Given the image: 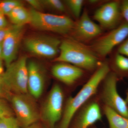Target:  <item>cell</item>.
Returning a JSON list of instances; mask_svg holds the SVG:
<instances>
[{"label":"cell","mask_w":128,"mask_h":128,"mask_svg":"<svg viewBox=\"0 0 128 128\" xmlns=\"http://www.w3.org/2000/svg\"><path fill=\"white\" fill-rule=\"evenodd\" d=\"M23 6L22 2L18 0H4L0 1V12L7 16L18 6Z\"/></svg>","instance_id":"19"},{"label":"cell","mask_w":128,"mask_h":128,"mask_svg":"<svg viewBox=\"0 0 128 128\" xmlns=\"http://www.w3.org/2000/svg\"><path fill=\"white\" fill-rule=\"evenodd\" d=\"M3 60L0 59V78L2 76L4 72L3 64Z\"/></svg>","instance_id":"31"},{"label":"cell","mask_w":128,"mask_h":128,"mask_svg":"<svg viewBox=\"0 0 128 128\" xmlns=\"http://www.w3.org/2000/svg\"><path fill=\"white\" fill-rule=\"evenodd\" d=\"M2 57H3V50H2V43H0V59L2 60Z\"/></svg>","instance_id":"32"},{"label":"cell","mask_w":128,"mask_h":128,"mask_svg":"<svg viewBox=\"0 0 128 128\" xmlns=\"http://www.w3.org/2000/svg\"><path fill=\"white\" fill-rule=\"evenodd\" d=\"M24 32V26L12 25L2 42V60L6 67L16 60L20 43Z\"/></svg>","instance_id":"11"},{"label":"cell","mask_w":128,"mask_h":128,"mask_svg":"<svg viewBox=\"0 0 128 128\" xmlns=\"http://www.w3.org/2000/svg\"><path fill=\"white\" fill-rule=\"evenodd\" d=\"M12 94L0 78V98L10 102Z\"/></svg>","instance_id":"24"},{"label":"cell","mask_w":128,"mask_h":128,"mask_svg":"<svg viewBox=\"0 0 128 128\" xmlns=\"http://www.w3.org/2000/svg\"><path fill=\"white\" fill-rule=\"evenodd\" d=\"M30 11V24L36 29L60 34H68L73 30L75 22L68 16L44 13L33 9Z\"/></svg>","instance_id":"3"},{"label":"cell","mask_w":128,"mask_h":128,"mask_svg":"<svg viewBox=\"0 0 128 128\" xmlns=\"http://www.w3.org/2000/svg\"><path fill=\"white\" fill-rule=\"evenodd\" d=\"M64 94L58 84L52 87L40 111L41 118L50 128H54L63 114Z\"/></svg>","instance_id":"7"},{"label":"cell","mask_w":128,"mask_h":128,"mask_svg":"<svg viewBox=\"0 0 128 128\" xmlns=\"http://www.w3.org/2000/svg\"><path fill=\"white\" fill-rule=\"evenodd\" d=\"M113 65L117 73L128 75V57L117 52L114 55Z\"/></svg>","instance_id":"18"},{"label":"cell","mask_w":128,"mask_h":128,"mask_svg":"<svg viewBox=\"0 0 128 128\" xmlns=\"http://www.w3.org/2000/svg\"><path fill=\"white\" fill-rule=\"evenodd\" d=\"M117 52L128 57V37L118 46Z\"/></svg>","instance_id":"26"},{"label":"cell","mask_w":128,"mask_h":128,"mask_svg":"<svg viewBox=\"0 0 128 128\" xmlns=\"http://www.w3.org/2000/svg\"><path fill=\"white\" fill-rule=\"evenodd\" d=\"M9 26L6 16L0 12V28H5Z\"/></svg>","instance_id":"28"},{"label":"cell","mask_w":128,"mask_h":128,"mask_svg":"<svg viewBox=\"0 0 128 128\" xmlns=\"http://www.w3.org/2000/svg\"><path fill=\"white\" fill-rule=\"evenodd\" d=\"M1 79L12 94L28 93L27 58L22 56L6 67Z\"/></svg>","instance_id":"4"},{"label":"cell","mask_w":128,"mask_h":128,"mask_svg":"<svg viewBox=\"0 0 128 128\" xmlns=\"http://www.w3.org/2000/svg\"><path fill=\"white\" fill-rule=\"evenodd\" d=\"M125 101H126V103L128 104V92H127V96H126V100H125Z\"/></svg>","instance_id":"33"},{"label":"cell","mask_w":128,"mask_h":128,"mask_svg":"<svg viewBox=\"0 0 128 128\" xmlns=\"http://www.w3.org/2000/svg\"><path fill=\"white\" fill-rule=\"evenodd\" d=\"M9 26L5 28H0V43H2L9 30Z\"/></svg>","instance_id":"29"},{"label":"cell","mask_w":128,"mask_h":128,"mask_svg":"<svg viewBox=\"0 0 128 128\" xmlns=\"http://www.w3.org/2000/svg\"><path fill=\"white\" fill-rule=\"evenodd\" d=\"M54 60L68 63L88 71L96 70L102 64L99 61V57L90 47L71 39L61 41L59 54Z\"/></svg>","instance_id":"2"},{"label":"cell","mask_w":128,"mask_h":128,"mask_svg":"<svg viewBox=\"0 0 128 128\" xmlns=\"http://www.w3.org/2000/svg\"><path fill=\"white\" fill-rule=\"evenodd\" d=\"M102 116L98 101L89 100L76 113L72 120V128H89L100 120Z\"/></svg>","instance_id":"13"},{"label":"cell","mask_w":128,"mask_h":128,"mask_svg":"<svg viewBox=\"0 0 128 128\" xmlns=\"http://www.w3.org/2000/svg\"><path fill=\"white\" fill-rule=\"evenodd\" d=\"M8 101L0 98V117L14 116V112Z\"/></svg>","instance_id":"23"},{"label":"cell","mask_w":128,"mask_h":128,"mask_svg":"<svg viewBox=\"0 0 128 128\" xmlns=\"http://www.w3.org/2000/svg\"><path fill=\"white\" fill-rule=\"evenodd\" d=\"M20 126L14 116L0 117V128H20Z\"/></svg>","instance_id":"21"},{"label":"cell","mask_w":128,"mask_h":128,"mask_svg":"<svg viewBox=\"0 0 128 128\" xmlns=\"http://www.w3.org/2000/svg\"><path fill=\"white\" fill-rule=\"evenodd\" d=\"M118 80V75L115 72H110L108 74L103 80L100 98L104 105L128 118L127 103L120 96L117 90Z\"/></svg>","instance_id":"6"},{"label":"cell","mask_w":128,"mask_h":128,"mask_svg":"<svg viewBox=\"0 0 128 128\" xmlns=\"http://www.w3.org/2000/svg\"><path fill=\"white\" fill-rule=\"evenodd\" d=\"M35 99L28 93L13 94L10 102L11 106L20 126L26 128L38 122L41 118Z\"/></svg>","instance_id":"5"},{"label":"cell","mask_w":128,"mask_h":128,"mask_svg":"<svg viewBox=\"0 0 128 128\" xmlns=\"http://www.w3.org/2000/svg\"><path fill=\"white\" fill-rule=\"evenodd\" d=\"M26 128H45L41 124L38 122L35 123Z\"/></svg>","instance_id":"30"},{"label":"cell","mask_w":128,"mask_h":128,"mask_svg":"<svg viewBox=\"0 0 128 128\" xmlns=\"http://www.w3.org/2000/svg\"><path fill=\"white\" fill-rule=\"evenodd\" d=\"M110 72L106 63H102L75 96L68 98L63 111L59 128H69L78 110L94 96L105 77Z\"/></svg>","instance_id":"1"},{"label":"cell","mask_w":128,"mask_h":128,"mask_svg":"<svg viewBox=\"0 0 128 128\" xmlns=\"http://www.w3.org/2000/svg\"></svg>","instance_id":"34"},{"label":"cell","mask_w":128,"mask_h":128,"mask_svg":"<svg viewBox=\"0 0 128 128\" xmlns=\"http://www.w3.org/2000/svg\"><path fill=\"white\" fill-rule=\"evenodd\" d=\"M13 25L24 26L30 24L31 16L30 11L23 6L16 7L7 16Z\"/></svg>","instance_id":"17"},{"label":"cell","mask_w":128,"mask_h":128,"mask_svg":"<svg viewBox=\"0 0 128 128\" xmlns=\"http://www.w3.org/2000/svg\"><path fill=\"white\" fill-rule=\"evenodd\" d=\"M128 37V23L124 21L109 32L98 38L90 48L99 58H103Z\"/></svg>","instance_id":"8"},{"label":"cell","mask_w":128,"mask_h":128,"mask_svg":"<svg viewBox=\"0 0 128 128\" xmlns=\"http://www.w3.org/2000/svg\"><path fill=\"white\" fill-rule=\"evenodd\" d=\"M103 111L109 124V128H128V118L104 105Z\"/></svg>","instance_id":"16"},{"label":"cell","mask_w":128,"mask_h":128,"mask_svg":"<svg viewBox=\"0 0 128 128\" xmlns=\"http://www.w3.org/2000/svg\"><path fill=\"white\" fill-rule=\"evenodd\" d=\"M83 0H67L65 1L66 4L72 13L76 18L78 19L80 16L82 6L84 4Z\"/></svg>","instance_id":"20"},{"label":"cell","mask_w":128,"mask_h":128,"mask_svg":"<svg viewBox=\"0 0 128 128\" xmlns=\"http://www.w3.org/2000/svg\"><path fill=\"white\" fill-rule=\"evenodd\" d=\"M61 41L55 37L36 36L25 40L24 46L28 52L44 58H55L60 52Z\"/></svg>","instance_id":"9"},{"label":"cell","mask_w":128,"mask_h":128,"mask_svg":"<svg viewBox=\"0 0 128 128\" xmlns=\"http://www.w3.org/2000/svg\"><path fill=\"white\" fill-rule=\"evenodd\" d=\"M93 18L101 28L114 29L122 22L123 18L120 9V1H113L101 6L95 12Z\"/></svg>","instance_id":"10"},{"label":"cell","mask_w":128,"mask_h":128,"mask_svg":"<svg viewBox=\"0 0 128 128\" xmlns=\"http://www.w3.org/2000/svg\"><path fill=\"white\" fill-rule=\"evenodd\" d=\"M102 30L100 25L92 20L87 10H84L77 22H75L72 32L76 38L74 40L82 43L100 35Z\"/></svg>","instance_id":"12"},{"label":"cell","mask_w":128,"mask_h":128,"mask_svg":"<svg viewBox=\"0 0 128 128\" xmlns=\"http://www.w3.org/2000/svg\"><path fill=\"white\" fill-rule=\"evenodd\" d=\"M51 72L55 78L68 86L75 83L84 74L82 69L64 62H58L52 67Z\"/></svg>","instance_id":"15"},{"label":"cell","mask_w":128,"mask_h":128,"mask_svg":"<svg viewBox=\"0 0 128 128\" xmlns=\"http://www.w3.org/2000/svg\"><path fill=\"white\" fill-rule=\"evenodd\" d=\"M120 9L123 18L128 23V0L120 1Z\"/></svg>","instance_id":"25"},{"label":"cell","mask_w":128,"mask_h":128,"mask_svg":"<svg viewBox=\"0 0 128 128\" xmlns=\"http://www.w3.org/2000/svg\"><path fill=\"white\" fill-rule=\"evenodd\" d=\"M44 6L59 12H64L66 10L64 2L60 0H41Z\"/></svg>","instance_id":"22"},{"label":"cell","mask_w":128,"mask_h":128,"mask_svg":"<svg viewBox=\"0 0 128 128\" xmlns=\"http://www.w3.org/2000/svg\"><path fill=\"white\" fill-rule=\"evenodd\" d=\"M26 2L33 7V9L39 11L44 6L41 0H27Z\"/></svg>","instance_id":"27"},{"label":"cell","mask_w":128,"mask_h":128,"mask_svg":"<svg viewBox=\"0 0 128 128\" xmlns=\"http://www.w3.org/2000/svg\"><path fill=\"white\" fill-rule=\"evenodd\" d=\"M28 92L35 99L42 94L45 84V76L42 68L38 63L31 60L28 62Z\"/></svg>","instance_id":"14"}]
</instances>
